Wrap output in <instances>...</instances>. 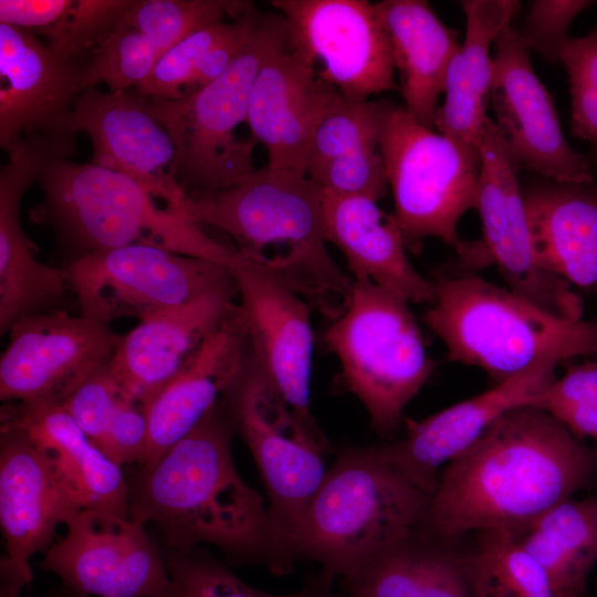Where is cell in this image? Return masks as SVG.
I'll return each mask as SVG.
<instances>
[{"instance_id":"obj_1","label":"cell","mask_w":597,"mask_h":597,"mask_svg":"<svg viewBox=\"0 0 597 597\" xmlns=\"http://www.w3.org/2000/svg\"><path fill=\"white\" fill-rule=\"evenodd\" d=\"M233 432L221 397L186 437L132 478L129 517L151 524L165 549L184 554L211 545L230 564L287 575L295 559L263 498L233 463Z\"/></svg>"},{"instance_id":"obj_2","label":"cell","mask_w":597,"mask_h":597,"mask_svg":"<svg viewBox=\"0 0 597 597\" xmlns=\"http://www.w3.org/2000/svg\"><path fill=\"white\" fill-rule=\"evenodd\" d=\"M596 475L597 449L546 411L516 407L449 462L421 525L443 537L515 533Z\"/></svg>"},{"instance_id":"obj_3","label":"cell","mask_w":597,"mask_h":597,"mask_svg":"<svg viewBox=\"0 0 597 597\" xmlns=\"http://www.w3.org/2000/svg\"><path fill=\"white\" fill-rule=\"evenodd\" d=\"M323 201L324 190L308 177L265 165L228 188L185 193L179 208L192 222L226 232L255 266L332 321L354 281L327 251Z\"/></svg>"},{"instance_id":"obj_4","label":"cell","mask_w":597,"mask_h":597,"mask_svg":"<svg viewBox=\"0 0 597 597\" xmlns=\"http://www.w3.org/2000/svg\"><path fill=\"white\" fill-rule=\"evenodd\" d=\"M35 182L43 199L31 209L30 219L54 231L70 261L130 244L161 248L229 270L249 261L122 172L50 156Z\"/></svg>"},{"instance_id":"obj_5","label":"cell","mask_w":597,"mask_h":597,"mask_svg":"<svg viewBox=\"0 0 597 597\" xmlns=\"http://www.w3.org/2000/svg\"><path fill=\"white\" fill-rule=\"evenodd\" d=\"M431 283L425 323L450 360L483 369L495 385L544 362L597 355V321L556 316L473 273Z\"/></svg>"},{"instance_id":"obj_6","label":"cell","mask_w":597,"mask_h":597,"mask_svg":"<svg viewBox=\"0 0 597 597\" xmlns=\"http://www.w3.org/2000/svg\"><path fill=\"white\" fill-rule=\"evenodd\" d=\"M430 503L371 446L342 448L293 530L292 554L341 579L421 524Z\"/></svg>"},{"instance_id":"obj_7","label":"cell","mask_w":597,"mask_h":597,"mask_svg":"<svg viewBox=\"0 0 597 597\" xmlns=\"http://www.w3.org/2000/svg\"><path fill=\"white\" fill-rule=\"evenodd\" d=\"M287 28L279 12L255 11L247 44L217 80L179 100L149 98L153 115L175 147V172L187 193L228 188L251 172L258 143L235 135L247 123L249 100L262 65L286 48Z\"/></svg>"},{"instance_id":"obj_8","label":"cell","mask_w":597,"mask_h":597,"mask_svg":"<svg viewBox=\"0 0 597 597\" xmlns=\"http://www.w3.org/2000/svg\"><path fill=\"white\" fill-rule=\"evenodd\" d=\"M344 311L323 343L341 365V381L363 404L373 429L390 436L434 369L409 302L369 280H353Z\"/></svg>"},{"instance_id":"obj_9","label":"cell","mask_w":597,"mask_h":597,"mask_svg":"<svg viewBox=\"0 0 597 597\" xmlns=\"http://www.w3.org/2000/svg\"><path fill=\"white\" fill-rule=\"evenodd\" d=\"M381 151L407 248L437 238L474 268L476 242L463 241L457 228L464 212L475 209L482 167L478 143L427 128L397 105L384 128Z\"/></svg>"},{"instance_id":"obj_10","label":"cell","mask_w":597,"mask_h":597,"mask_svg":"<svg viewBox=\"0 0 597 597\" xmlns=\"http://www.w3.org/2000/svg\"><path fill=\"white\" fill-rule=\"evenodd\" d=\"M222 398L234 431L256 463L274 526L291 549L293 530L327 471L325 455L331 446L294 415L260 368L250 345Z\"/></svg>"},{"instance_id":"obj_11","label":"cell","mask_w":597,"mask_h":597,"mask_svg":"<svg viewBox=\"0 0 597 597\" xmlns=\"http://www.w3.org/2000/svg\"><path fill=\"white\" fill-rule=\"evenodd\" d=\"M83 509L62 464L22 426L1 415L0 597H20L32 583L30 561L53 543L55 530Z\"/></svg>"},{"instance_id":"obj_12","label":"cell","mask_w":597,"mask_h":597,"mask_svg":"<svg viewBox=\"0 0 597 597\" xmlns=\"http://www.w3.org/2000/svg\"><path fill=\"white\" fill-rule=\"evenodd\" d=\"M63 270L81 314L109 324L180 305L231 276L219 263L146 244L92 252Z\"/></svg>"},{"instance_id":"obj_13","label":"cell","mask_w":597,"mask_h":597,"mask_svg":"<svg viewBox=\"0 0 597 597\" xmlns=\"http://www.w3.org/2000/svg\"><path fill=\"white\" fill-rule=\"evenodd\" d=\"M287 28L286 48L349 102L399 90L390 40L376 3L366 0H272Z\"/></svg>"},{"instance_id":"obj_14","label":"cell","mask_w":597,"mask_h":597,"mask_svg":"<svg viewBox=\"0 0 597 597\" xmlns=\"http://www.w3.org/2000/svg\"><path fill=\"white\" fill-rule=\"evenodd\" d=\"M44 552L43 570L86 596L169 597L171 580L160 546L146 525L115 513L82 509Z\"/></svg>"},{"instance_id":"obj_15","label":"cell","mask_w":597,"mask_h":597,"mask_svg":"<svg viewBox=\"0 0 597 597\" xmlns=\"http://www.w3.org/2000/svg\"><path fill=\"white\" fill-rule=\"evenodd\" d=\"M0 358V399L62 404L112 359L123 335L109 323L64 310L17 321Z\"/></svg>"},{"instance_id":"obj_16","label":"cell","mask_w":597,"mask_h":597,"mask_svg":"<svg viewBox=\"0 0 597 597\" xmlns=\"http://www.w3.org/2000/svg\"><path fill=\"white\" fill-rule=\"evenodd\" d=\"M482 167L475 210L482 221L480 244L488 264L496 265L509 290L543 310L583 320L584 302L572 284L544 269L534 252L522 187L488 116L478 134Z\"/></svg>"},{"instance_id":"obj_17","label":"cell","mask_w":597,"mask_h":597,"mask_svg":"<svg viewBox=\"0 0 597 597\" xmlns=\"http://www.w3.org/2000/svg\"><path fill=\"white\" fill-rule=\"evenodd\" d=\"M494 45L490 87L493 122L515 171L526 169L557 181H590L593 161L567 143L553 97L535 74L517 30L506 27Z\"/></svg>"},{"instance_id":"obj_18","label":"cell","mask_w":597,"mask_h":597,"mask_svg":"<svg viewBox=\"0 0 597 597\" xmlns=\"http://www.w3.org/2000/svg\"><path fill=\"white\" fill-rule=\"evenodd\" d=\"M85 63L54 52L34 33L0 23V146L39 139L69 158L75 135L69 122L84 90Z\"/></svg>"},{"instance_id":"obj_19","label":"cell","mask_w":597,"mask_h":597,"mask_svg":"<svg viewBox=\"0 0 597 597\" xmlns=\"http://www.w3.org/2000/svg\"><path fill=\"white\" fill-rule=\"evenodd\" d=\"M69 128L91 140L92 164L132 177L179 209L186 191L176 178L175 147L150 112L148 96L135 87L115 92L86 87L75 103Z\"/></svg>"},{"instance_id":"obj_20","label":"cell","mask_w":597,"mask_h":597,"mask_svg":"<svg viewBox=\"0 0 597 597\" xmlns=\"http://www.w3.org/2000/svg\"><path fill=\"white\" fill-rule=\"evenodd\" d=\"M229 271L238 287L249 345L260 368L300 421L324 436L310 410L314 310L252 262Z\"/></svg>"},{"instance_id":"obj_21","label":"cell","mask_w":597,"mask_h":597,"mask_svg":"<svg viewBox=\"0 0 597 597\" xmlns=\"http://www.w3.org/2000/svg\"><path fill=\"white\" fill-rule=\"evenodd\" d=\"M238 308L231 274L188 302L142 317L123 335L108 363L125 398L146 411L201 343Z\"/></svg>"},{"instance_id":"obj_22","label":"cell","mask_w":597,"mask_h":597,"mask_svg":"<svg viewBox=\"0 0 597 597\" xmlns=\"http://www.w3.org/2000/svg\"><path fill=\"white\" fill-rule=\"evenodd\" d=\"M558 364L544 362L422 420L406 419L402 439L371 446L386 462L431 498L440 465L473 444L506 411L531 404L555 379Z\"/></svg>"},{"instance_id":"obj_23","label":"cell","mask_w":597,"mask_h":597,"mask_svg":"<svg viewBox=\"0 0 597 597\" xmlns=\"http://www.w3.org/2000/svg\"><path fill=\"white\" fill-rule=\"evenodd\" d=\"M339 96L287 48L271 56L255 77L247 116L251 136L266 151V165L306 176L314 133Z\"/></svg>"},{"instance_id":"obj_24","label":"cell","mask_w":597,"mask_h":597,"mask_svg":"<svg viewBox=\"0 0 597 597\" xmlns=\"http://www.w3.org/2000/svg\"><path fill=\"white\" fill-rule=\"evenodd\" d=\"M8 153L0 172V334L22 317L49 311L69 290L63 269L39 262L20 223V205L53 156L38 139H22Z\"/></svg>"},{"instance_id":"obj_25","label":"cell","mask_w":597,"mask_h":597,"mask_svg":"<svg viewBox=\"0 0 597 597\" xmlns=\"http://www.w3.org/2000/svg\"><path fill=\"white\" fill-rule=\"evenodd\" d=\"M248 347V328L239 304L148 405V446L140 468L160 459L219 402L238 375Z\"/></svg>"},{"instance_id":"obj_26","label":"cell","mask_w":597,"mask_h":597,"mask_svg":"<svg viewBox=\"0 0 597 597\" xmlns=\"http://www.w3.org/2000/svg\"><path fill=\"white\" fill-rule=\"evenodd\" d=\"M463 537V536H462ZM421 524L341 578L346 597H476L472 548Z\"/></svg>"},{"instance_id":"obj_27","label":"cell","mask_w":597,"mask_h":597,"mask_svg":"<svg viewBox=\"0 0 597 597\" xmlns=\"http://www.w3.org/2000/svg\"><path fill=\"white\" fill-rule=\"evenodd\" d=\"M396 106L389 100L349 102L339 96L314 133L306 177L335 195L384 198L389 186L381 135Z\"/></svg>"},{"instance_id":"obj_28","label":"cell","mask_w":597,"mask_h":597,"mask_svg":"<svg viewBox=\"0 0 597 597\" xmlns=\"http://www.w3.org/2000/svg\"><path fill=\"white\" fill-rule=\"evenodd\" d=\"M362 196L324 191L323 233L344 254L353 280H369L407 302L432 303L431 281L410 263L394 216Z\"/></svg>"},{"instance_id":"obj_29","label":"cell","mask_w":597,"mask_h":597,"mask_svg":"<svg viewBox=\"0 0 597 597\" xmlns=\"http://www.w3.org/2000/svg\"><path fill=\"white\" fill-rule=\"evenodd\" d=\"M522 196L540 264L597 292V174L583 182L541 177L526 184Z\"/></svg>"},{"instance_id":"obj_30","label":"cell","mask_w":597,"mask_h":597,"mask_svg":"<svg viewBox=\"0 0 597 597\" xmlns=\"http://www.w3.org/2000/svg\"><path fill=\"white\" fill-rule=\"evenodd\" d=\"M387 30L404 108L421 125L434 129L438 101L460 43L423 0L377 2Z\"/></svg>"},{"instance_id":"obj_31","label":"cell","mask_w":597,"mask_h":597,"mask_svg":"<svg viewBox=\"0 0 597 597\" xmlns=\"http://www.w3.org/2000/svg\"><path fill=\"white\" fill-rule=\"evenodd\" d=\"M460 6L465 15V35L447 72L444 101L437 109L434 128L447 137L476 143L490 102V48L511 25L520 2L463 0Z\"/></svg>"},{"instance_id":"obj_32","label":"cell","mask_w":597,"mask_h":597,"mask_svg":"<svg viewBox=\"0 0 597 597\" xmlns=\"http://www.w3.org/2000/svg\"><path fill=\"white\" fill-rule=\"evenodd\" d=\"M1 415L22 426L57 458L73 482L83 509L129 517L128 482L80 429L60 404L7 402Z\"/></svg>"},{"instance_id":"obj_33","label":"cell","mask_w":597,"mask_h":597,"mask_svg":"<svg viewBox=\"0 0 597 597\" xmlns=\"http://www.w3.org/2000/svg\"><path fill=\"white\" fill-rule=\"evenodd\" d=\"M556 590L584 594L597 561V496L568 498L511 533Z\"/></svg>"},{"instance_id":"obj_34","label":"cell","mask_w":597,"mask_h":597,"mask_svg":"<svg viewBox=\"0 0 597 597\" xmlns=\"http://www.w3.org/2000/svg\"><path fill=\"white\" fill-rule=\"evenodd\" d=\"M132 0H0V23L42 36L57 54L86 63Z\"/></svg>"},{"instance_id":"obj_35","label":"cell","mask_w":597,"mask_h":597,"mask_svg":"<svg viewBox=\"0 0 597 597\" xmlns=\"http://www.w3.org/2000/svg\"><path fill=\"white\" fill-rule=\"evenodd\" d=\"M472 553L476 597H586L556 590L542 566L505 531H478Z\"/></svg>"},{"instance_id":"obj_36","label":"cell","mask_w":597,"mask_h":597,"mask_svg":"<svg viewBox=\"0 0 597 597\" xmlns=\"http://www.w3.org/2000/svg\"><path fill=\"white\" fill-rule=\"evenodd\" d=\"M160 548L171 580L169 597H346L334 589L336 578L324 570L310 576L297 591L275 595L241 580L207 548L184 554Z\"/></svg>"},{"instance_id":"obj_37","label":"cell","mask_w":597,"mask_h":597,"mask_svg":"<svg viewBox=\"0 0 597 597\" xmlns=\"http://www.w3.org/2000/svg\"><path fill=\"white\" fill-rule=\"evenodd\" d=\"M247 1L234 0H132L121 21L138 30L161 55L189 34L237 19Z\"/></svg>"},{"instance_id":"obj_38","label":"cell","mask_w":597,"mask_h":597,"mask_svg":"<svg viewBox=\"0 0 597 597\" xmlns=\"http://www.w3.org/2000/svg\"><path fill=\"white\" fill-rule=\"evenodd\" d=\"M160 56L146 35L119 20L85 63L83 87L104 84L112 92L134 88L149 75Z\"/></svg>"},{"instance_id":"obj_39","label":"cell","mask_w":597,"mask_h":597,"mask_svg":"<svg viewBox=\"0 0 597 597\" xmlns=\"http://www.w3.org/2000/svg\"><path fill=\"white\" fill-rule=\"evenodd\" d=\"M528 406L537 407L582 440L597 437V362L570 366L554 379Z\"/></svg>"},{"instance_id":"obj_40","label":"cell","mask_w":597,"mask_h":597,"mask_svg":"<svg viewBox=\"0 0 597 597\" xmlns=\"http://www.w3.org/2000/svg\"><path fill=\"white\" fill-rule=\"evenodd\" d=\"M559 62L569 83L570 133L589 143L597 156V25L584 36H569Z\"/></svg>"},{"instance_id":"obj_41","label":"cell","mask_w":597,"mask_h":597,"mask_svg":"<svg viewBox=\"0 0 597 597\" xmlns=\"http://www.w3.org/2000/svg\"><path fill=\"white\" fill-rule=\"evenodd\" d=\"M234 27L220 22L200 29L167 50L157 61L149 75L135 88L148 97L179 100L201 59Z\"/></svg>"},{"instance_id":"obj_42","label":"cell","mask_w":597,"mask_h":597,"mask_svg":"<svg viewBox=\"0 0 597 597\" xmlns=\"http://www.w3.org/2000/svg\"><path fill=\"white\" fill-rule=\"evenodd\" d=\"M124 398L106 364L82 383L61 406L96 446Z\"/></svg>"},{"instance_id":"obj_43","label":"cell","mask_w":597,"mask_h":597,"mask_svg":"<svg viewBox=\"0 0 597 597\" xmlns=\"http://www.w3.org/2000/svg\"><path fill=\"white\" fill-rule=\"evenodd\" d=\"M590 4L591 1L585 0H536L517 31L519 38L528 51L552 65L557 64L572 21Z\"/></svg>"},{"instance_id":"obj_44","label":"cell","mask_w":597,"mask_h":597,"mask_svg":"<svg viewBox=\"0 0 597 597\" xmlns=\"http://www.w3.org/2000/svg\"><path fill=\"white\" fill-rule=\"evenodd\" d=\"M147 446V413L143 407L124 398L96 448L122 467L129 463L140 465Z\"/></svg>"},{"instance_id":"obj_45","label":"cell","mask_w":597,"mask_h":597,"mask_svg":"<svg viewBox=\"0 0 597 597\" xmlns=\"http://www.w3.org/2000/svg\"><path fill=\"white\" fill-rule=\"evenodd\" d=\"M49 597H90V596L78 594L61 585L59 588L51 590L49 594Z\"/></svg>"},{"instance_id":"obj_46","label":"cell","mask_w":597,"mask_h":597,"mask_svg":"<svg viewBox=\"0 0 597 597\" xmlns=\"http://www.w3.org/2000/svg\"><path fill=\"white\" fill-rule=\"evenodd\" d=\"M596 439H597V437H596Z\"/></svg>"}]
</instances>
